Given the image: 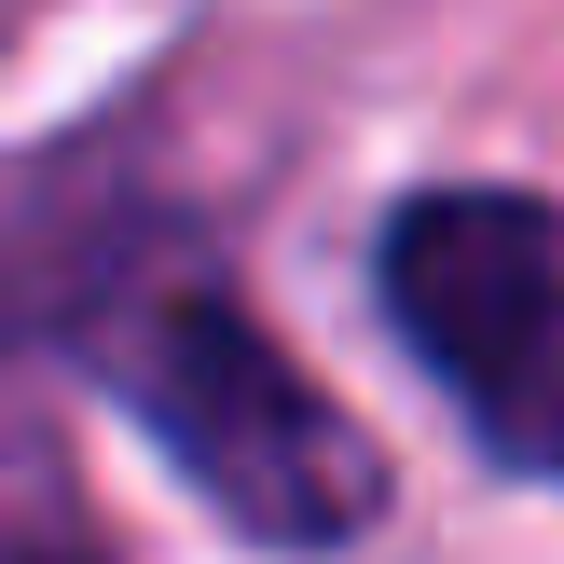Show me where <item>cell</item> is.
Returning a JSON list of instances; mask_svg holds the SVG:
<instances>
[{"label": "cell", "mask_w": 564, "mask_h": 564, "mask_svg": "<svg viewBox=\"0 0 564 564\" xmlns=\"http://www.w3.org/2000/svg\"><path fill=\"white\" fill-rule=\"evenodd\" d=\"M83 358L110 372V400L180 455V482L207 496L235 538H275V551H330L386 510V455L358 441V413L303 372L275 330H248L207 275H152L124 290Z\"/></svg>", "instance_id": "6da1fadb"}, {"label": "cell", "mask_w": 564, "mask_h": 564, "mask_svg": "<svg viewBox=\"0 0 564 564\" xmlns=\"http://www.w3.org/2000/svg\"><path fill=\"white\" fill-rule=\"evenodd\" d=\"M386 317L482 455L564 482V220L538 193H413L386 220Z\"/></svg>", "instance_id": "7a4b0ae2"}]
</instances>
